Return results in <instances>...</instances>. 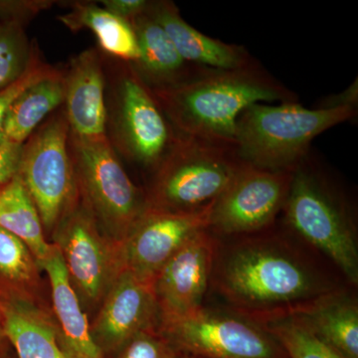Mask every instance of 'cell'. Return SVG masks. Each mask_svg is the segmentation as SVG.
Here are the masks:
<instances>
[{"mask_svg":"<svg viewBox=\"0 0 358 358\" xmlns=\"http://www.w3.org/2000/svg\"><path fill=\"white\" fill-rule=\"evenodd\" d=\"M150 90L179 134L234 145L238 117L250 106L298 102L258 61L239 69L206 68L183 83Z\"/></svg>","mask_w":358,"mask_h":358,"instance_id":"6da1fadb","label":"cell"},{"mask_svg":"<svg viewBox=\"0 0 358 358\" xmlns=\"http://www.w3.org/2000/svg\"><path fill=\"white\" fill-rule=\"evenodd\" d=\"M213 268L220 294L237 313L258 324L301 312L333 294L300 259L271 242L238 245Z\"/></svg>","mask_w":358,"mask_h":358,"instance_id":"7a4b0ae2","label":"cell"},{"mask_svg":"<svg viewBox=\"0 0 358 358\" xmlns=\"http://www.w3.org/2000/svg\"><path fill=\"white\" fill-rule=\"evenodd\" d=\"M357 109H307L299 102L254 103L238 117L235 147L246 164L259 169H292L308 157L313 141L343 122Z\"/></svg>","mask_w":358,"mask_h":358,"instance_id":"3957f363","label":"cell"},{"mask_svg":"<svg viewBox=\"0 0 358 358\" xmlns=\"http://www.w3.org/2000/svg\"><path fill=\"white\" fill-rule=\"evenodd\" d=\"M245 164L234 145L178 134L154 173V182L145 194L148 210H203L222 194Z\"/></svg>","mask_w":358,"mask_h":358,"instance_id":"277c9868","label":"cell"},{"mask_svg":"<svg viewBox=\"0 0 358 358\" xmlns=\"http://www.w3.org/2000/svg\"><path fill=\"white\" fill-rule=\"evenodd\" d=\"M308 155L294 169L282 208L287 223L306 241L326 254L352 284H357L355 225L348 208L310 166Z\"/></svg>","mask_w":358,"mask_h":358,"instance_id":"5b68a950","label":"cell"},{"mask_svg":"<svg viewBox=\"0 0 358 358\" xmlns=\"http://www.w3.org/2000/svg\"><path fill=\"white\" fill-rule=\"evenodd\" d=\"M70 147L85 206L120 243L148 211L147 196L129 178L109 138L84 141L70 136Z\"/></svg>","mask_w":358,"mask_h":358,"instance_id":"8992f818","label":"cell"},{"mask_svg":"<svg viewBox=\"0 0 358 358\" xmlns=\"http://www.w3.org/2000/svg\"><path fill=\"white\" fill-rule=\"evenodd\" d=\"M46 232H54L79 203V186L64 112L55 114L23 143L18 169Z\"/></svg>","mask_w":358,"mask_h":358,"instance_id":"52a82bcc","label":"cell"},{"mask_svg":"<svg viewBox=\"0 0 358 358\" xmlns=\"http://www.w3.org/2000/svg\"><path fill=\"white\" fill-rule=\"evenodd\" d=\"M166 339L199 358H282V346L265 327L239 315L203 307L162 324Z\"/></svg>","mask_w":358,"mask_h":358,"instance_id":"ba28073f","label":"cell"},{"mask_svg":"<svg viewBox=\"0 0 358 358\" xmlns=\"http://www.w3.org/2000/svg\"><path fill=\"white\" fill-rule=\"evenodd\" d=\"M115 145L136 166L155 173L178 140L152 90L127 63L117 80Z\"/></svg>","mask_w":358,"mask_h":358,"instance_id":"9c48e42d","label":"cell"},{"mask_svg":"<svg viewBox=\"0 0 358 358\" xmlns=\"http://www.w3.org/2000/svg\"><path fill=\"white\" fill-rule=\"evenodd\" d=\"M54 232L77 294L89 303L103 301L122 270L119 243L103 234L83 202L78 203Z\"/></svg>","mask_w":358,"mask_h":358,"instance_id":"30bf717a","label":"cell"},{"mask_svg":"<svg viewBox=\"0 0 358 358\" xmlns=\"http://www.w3.org/2000/svg\"><path fill=\"white\" fill-rule=\"evenodd\" d=\"M294 169H259L246 164L212 203L209 230L218 234L255 233L274 222L288 197Z\"/></svg>","mask_w":358,"mask_h":358,"instance_id":"8fae6325","label":"cell"},{"mask_svg":"<svg viewBox=\"0 0 358 358\" xmlns=\"http://www.w3.org/2000/svg\"><path fill=\"white\" fill-rule=\"evenodd\" d=\"M211 206L190 213L145 212L119 243L122 270L152 284L179 249L201 231L209 229Z\"/></svg>","mask_w":358,"mask_h":358,"instance_id":"7c38bea8","label":"cell"},{"mask_svg":"<svg viewBox=\"0 0 358 358\" xmlns=\"http://www.w3.org/2000/svg\"><path fill=\"white\" fill-rule=\"evenodd\" d=\"M216 240L209 229L195 235L155 275L152 288L162 324L202 308L213 274Z\"/></svg>","mask_w":358,"mask_h":358,"instance_id":"4fadbf2b","label":"cell"},{"mask_svg":"<svg viewBox=\"0 0 358 358\" xmlns=\"http://www.w3.org/2000/svg\"><path fill=\"white\" fill-rule=\"evenodd\" d=\"M159 317L152 282L122 270L103 299L91 334L101 350H117L141 331L152 329Z\"/></svg>","mask_w":358,"mask_h":358,"instance_id":"5bb4252c","label":"cell"},{"mask_svg":"<svg viewBox=\"0 0 358 358\" xmlns=\"http://www.w3.org/2000/svg\"><path fill=\"white\" fill-rule=\"evenodd\" d=\"M65 110L70 136L98 141L108 138L105 77L98 52L89 49L71 61L64 72Z\"/></svg>","mask_w":358,"mask_h":358,"instance_id":"9a60e30c","label":"cell"},{"mask_svg":"<svg viewBox=\"0 0 358 358\" xmlns=\"http://www.w3.org/2000/svg\"><path fill=\"white\" fill-rule=\"evenodd\" d=\"M147 13L169 35L174 47L186 62L216 70H232L253 64L244 46L214 39L188 24L173 1H148Z\"/></svg>","mask_w":358,"mask_h":358,"instance_id":"2e32d148","label":"cell"},{"mask_svg":"<svg viewBox=\"0 0 358 358\" xmlns=\"http://www.w3.org/2000/svg\"><path fill=\"white\" fill-rule=\"evenodd\" d=\"M41 268L48 275L54 313L58 320V336L66 358H102L91 334L79 294L73 287L57 245L52 244L50 254Z\"/></svg>","mask_w":358,"mask_h":358,"instance_id":"e0dca14e","label":"cell"},{"mask_svg":"<svg viewBox=\"0 0 358 358\" xmlns=\"http://www.w3.org/2000/svg\"><path fill=\"white\" fill-rule=\"evenodd\" d=\"M129 24L140 50L138 60L129 65L148 88L176 86L199 76L206 69L186 62L164 28L147 10L129 21Z\"/></svg>","mask_w":358,"mask_h":358,"instance_id":"ac0fdd59","label":"cell"},{"mask_svg":"<svg viewBox=\"0 0 358 358\" xmlns=\"http://www.w3.org/2000/svg\"><path fill=\"white\" fill-rule=\"evenodd\" d=\"M4 336L18 358H66L57 327L29 301L11 299L0 307Z\"/></svg>","mask_w":358,"mask_h":358,"instance_id":"d6986e66","label":"cell"},{"mask_svg":"<svg viewBox=\"0 0 358 358\" xmlns=\"http://www.w3.org/2000/svg\"><path fill=\"white\" fill-rule=\"evenodd\" d=\"M63 71L51 68L16 98L7 113L3 141L23 145L47 115L64 103Z\"/></svg>","mask_w":358,"mask_h":358,"instance_id":"ffe728a7","label":"cell"},{"mask_svg":"<svg viewBox=\"0 0 358 358\" xmlns=\"http://www.w3.org/2000/svg\"><path fill=\"white\" fill-rule=\"evenodd\" d=\"M294 315L341 357L358 358V308L355 301L329 294Z\"/></svg>","mask_w":358,"mask_h":358,"instance_id":"44dd1931","label":"cell"},{"mask_svg":"<svg viewBox=\"0 0 358 358\" xmlns=\"http://www.w3.org/2000/svg\"><path fill=\"white\" fill-rule=\"evenodd\" d=\"M58 20L73 32L91 30L103 51L113 57L128 64L140 58L138 42L129 22L94 2H74L69 13L59 16Z\"/></svg>","mask_w":358,"mask_h":358,"instance_id":"7402d4cb","label":"cell"},{"mask_svg":"<svg viewBox=\"0 0 358 358\" xmlns=\"http://www.w3.org/2000/svg\"><path fill=\"white\" fill-rule=\"evenodd\" d=\"M0 228L20 238L42 267L52 244L45 239L38 211L18 174L0 188Z\"/></svg>","mask_w":358,"mask_h":358,"instance_id":"603a6c76","label":"cell"},{"mask_svg":"<svg viewBox=\"0 0 358 358\" xmlns=\"http://www.w3.org/2000/svg\"><path fill=\"white\" fill-rule=\"evenodd\" d=\"M261 324L277 339L289 358H343L296 315L275 317Z\"/></svg>","mask_w":358,"mask_h":358,"instance_id":"cb8c5ba5","label":"cell"},{"mask_svg":"<svg viewBox=\"0 0 358 358\" xmlns=\"http://www.w3.org/2000/svg\"><path fill=\"white\" fill-rule=\"evenodd\" d=\"M37 58L24 26L0 20V92L24 76Z\"/></svg>","mask_w":358,"mask_h":358,"instance_id":"d4e9b609","label":"cell"},{"mask_svg":"<svg viewBox=\"0 0 358 358\" xmlns=\"http://www.w3.org/2000/svg\"><path fill=\"white\" fill-rule=\"evenodd\" d=\"M37 265L31 250L17 236L0 228V275L9 281L30 282Z\"/></svg>","mask_w":358,"mask_h":358,"instance_id":"484cf974","label":"cell"},{"mask_svg":"<svg viewBox=\"0 0 358 358\" xmlns=\"http://www.w3.org/2000/svg\"><path fill=\"white\" fill-rule=\"evenodd\" d=\"M120 350L117 358H173L164 341L152 334V329L136 334Z\"/></svg>","mask_w":358,"mask_h":358,"instance_id":"4316f807","label":"cell"},{"mask_svg":"<svg viewBox=\"0 0 358 358\" xmlns=\"http://www.w3.org/2000/svg\"><path fill=\"white\" fill-rule=\"evenodd\" d=\"M51 68L50 66L45 64L39 58H37L24 76L8 88L0 92V143L3 141L4 122L10 106L28 86L34 83L39 78L44 76Z\"/></svg>","mask_w":358,"mask_h":358,"instance_id":"83f0119b","label":"cell"},{"mask_svg":"<svg viewBox=\"0 0 358 358\" xmlns=\"http://www.w3.org/2000/svg\"><path fill=\"white\" fill-rule=\"evenodd\" d=\"M56 3L50 0H16L0 1V20L9 21L24 26L34 20L42 11L47 10Z\"/></svg>","mask_w":358,"mask_h":358,"instance_id":"f1b7e54d","label":"cell"},{"mask_svg":"<svg viewBox=\"0 0 358 358\" xmlns=\"http://www.w3.org/2000/svg\"><path fill=\"white\" fill-rule=\"evenodd\" d=\"M22 145L7 141L0 143V188L18 173Z\"/></svg>","mask_w":358,"mask_h":358,"instance_id":"f546056e","label":"cell"},{"mask_svg":"<svg viewBox=\"0 0 358 358\" xmlns=\"http://www.w3.org/2000/svg\"><path fill=\"white\" fill-rule=\"evenodd\" d=\"M102 7L117 17L128 21L133 20L147 10V0H102Z\"/></svg>","mask_w":358,"mask_h":358,"instance_id":"4dcf8cb0","label":"cell"},{"mask_svg":"<svg viewBox=\"0 0 358 358\" xmlns=\"http://www.w3.org/2000/svg\"><path fill=\"white\" fill-rule=\"evenodd\" d=\"M358 84L357 78L348 89L336 95L329 96L324 99L317 108L320 109H334V108L348 107L357 109Z\"/></svg>","mask_w":358,"mask_h":358,"instance_id":"1f68e13d","label":"cell"},{"mask_svg":"<svg viewBox=\"0 0 358 358\" xmlns=\"http://www.w3.org/2000/svg\"><path fill=\"white\" fill-rule=\"evenodd\" d=\"M4 338H6V336H4L3 326H2L1 310H0V343H1L2 339Z\"/></svg>","mask_w":358,"mask_h":358,"instance_id":"d6a6232c","label":"cell"},{"mask_svg":"<svg viewBox=\"0 0 358 358\" xmlns=\"http://www.w3.org/2000/svg\"><path fill=\"white\" fill-rule=\"evenodd\" d=\"M188 358H199V357H188Z\"/></svg>","mask_w":358,"mask_h":358,"instance_id":"836d02e7","label":"cell"}]
</instances>
